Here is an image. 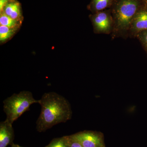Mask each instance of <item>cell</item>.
Here are the masks:
<instances>
[{
	"mask_svg": "<svg viewBox=\"0 0 147 147\" xmlns=\"http://www.w3.org/2000/svg\"><path fill=\"white\" fill-rule=\"evenodd\" d=\"M41 111L36 121L37 131L44 132L58 124L71 119L72 110L68 100L54 92H46L38 101Z\"/></svg>",
	"mask_w": 147,
	"mask_h": 147,
	"instance_id": "obj_1",
	"label": "cell"
},
{
	"mask_svg": "<svg viewBox=\"0 0 147 147\" xmlns=\"http://www.w3.org/2000/svg\"><path fill=\"white\" fill-rule=\"evenodd\" d=\"M141 7L140 0H113L110 9L115 33L123 34L129 31L131 21Z\"/></svg>",
	"mask_w": 147,
	"mask_h": 147,
	"instance_id": "obj_2",
	"label": "cell"
},
{
	"mask_svg": "<svg viewBox=\"0 0 147 147\" xmlns=\"http://www.w3.org/2000/svg\"><path fill=\"white\" fill-rule=\"evenodd\" d=\"M31 92L23 91L14 93L6 98L3 102V110L6 115L7 119L13 124L15 121L30 109L31 105L38 103Z\"/></svg>",
	"mask_w": 147,
	"mask_h": 147,
	"instance_id": "obj_3",
	"label": "cell"
},
{
	"mask_svg": "<svg viewBox=\"0 0 147 147\" xmlns=\"http://www.w3.org/2000/svg\"><path fill=\"white\" fill-rule=\"evenodd\" d=\"M90 17L96 33H110L113 28V19L110 9L93 13Z\"/></svg>",
	"mask_w": 147,
	"mask_h": 147,
	"instance_id": "obj_4",
	"label": "cell"
},
{
	"mask_svg": "<svg viewBox=\"0 0 147 147\" xmlns=\"http://www.w3.org/2000/svg\"><path fill=\"white\" fill-rule=\"evenodd\" d=\"M72 136L83 147H105L102 134L96 131H80Z\"/></svg>",
	"mask_w": 147,
	"mask_h": 147,
	"instance_id": "obj_5",
	"label": "cell"
},
{
	"mask_svg": "<svg viewBox=\"0 0 147 147\" xmlns=\"http://www.w3.org/2000/svg\"><path fill=\"white\" fill-rule=\"evenodd\" d=\"M147 30V8L140 7L131 21L129 31L132 35Z\"/></svg>",
	"mask_w": 147,
	"mask_h": 147,
	"instance_id": "obj_6",
	"label": "cell"
},
{
	"mask_svg": "<svg viewBox=\"0 0 147 147\" xmlns=\"http://www.w3.org/2000/svg\"><path fill=\"white\" fill-rule=\"evenodd\" d=\"M12 124L7 119L0 123V147H7L13 144L15 134Z\"/></svg>",
	"mask_w": 147,
	"mask_h": 147,
	"instance_id": "obj_7",
	"label": "cell"
},
{
	"mask_svg": "<svg viewBox=\"0 0 147 147\" xmlns=\"http://www.w3.org/2000/svg\"><path fill=\"white\" fill-rule=\"evenodd\" d=\"M2 12L12 19L21 22L22 15L21 5L20 3L16 0L9 1Z\"/></svg>",
	"mask_w": 147,
	"mask_h": 147,
	"instance_id": "obj_8",
	"label": "cell"
},
{
	"mask_svg": "<svg viewBox=\"0 0 147 147\" xmlns=\"http://www.w3.org/2000/svg\"><path fill=\"white\" fill-rule=\"evenodd\" d=\"M113 0H91L88 8L93 13L105 10L111 7Z\"/></svg>",
	"mask_w": 147,
	"mask_h": 147,
	"instance_id": "obj_9",
	"label": "cell"
},
{
	"mask_svg": "<svg viewBox=\"0 0 147 147\" xmlns=\"http://www.w3.org/2000/svg\"><path fill=\"white\" fill-rule=\"evenodd\" d=\"M21 22L12 19L3 12H1L0 24L11 28L18 29Z\"/></svg>",
	"mask_w": 147,
	"mask_h": 147,
	"instance_id": "obj_10",
	"label": "cell"
},
{
	"mask_svg": "<svg viewBox=\"0 0 147 147\" xmlns=\"http://www.w3.org/2000/svg\"><path fill=\"white\" fill-rule=\"evenodd\" d=\"M17 29L11 28L5 26H0V41L5 42L13 36Z\"/></svg>",
	"mask_w": 147,
	"mask_h": 147,
	"instance_id": "obj_11",
	"label": "cell"
},
{
	"mask_svg": "<svg viewBox=\"0 0 147 147\" xmlns=\"http://www.w3.org/2000/svg\"><path fill=\"white\" fill-rule=\"evenodd\" d=\"M45 147H69L67 136L55 138L51 141L49 144Z\"/></svg>",
	"mask_w": 147,
	"mask_h": 147,
	"instance_id": "obj_12",
	"label": "cell"
},
{
	"mask_svg": "<svg viewBox=\"0 0 147 147\" xmlns=\"http://www.w3.org/2000/svg\"><path fill=\"white\" fill-rule=\"evenodd\" d=\"M67 136L69 147H83L81 144L76 140L72 135Z\"/></svg>",
	"mask_w": 147,
	"mask_h": 147,
	"instance_id": "obj_13",
	"label": "cell"
},
{
	"mask_svg": "<svg viewBox=\"0 0 147 147\" xmlns=\"http://www.w3.org/2000/svg\"><path fill=\"white\" fill-rule=\"evenodd\" d=\"M136 36L143 44L147 46V30L138 33Z\"/></svg>",
	"mask_w": 147,
	"mask_h": 147,
	"instance_id": "obj_14",
	"label": "cell"
},
{
	"mask_svg": "<svg viewBox=\"0 0 147 147\" xmlns=\"http://www.w3.org/2000/svg\"><path fill=\"white\" fill-rule=\"evenodd\" d=\"M11 0H0V11H2L5 6Z\"/></svg>",
	"mask_w": 147,
	"mask_h": 147,
	"instance_id": "obj_15",
	"label": "cell"
},
{
	"mask_svg": "<svg viewBox=\"0 0 147 147\" xmlns=\"http://www.w3.org/2000/svg\"><path fill=\"white\" fill-rule=\"evenodd\" d=\"M11 147H24L22 146H19L18 144H14V143H13L12 145H11Z\"/></svg>",
	"mask_w": 147,
	"mask_h": 147,
	"instance_id": "obj_16",
	"label": "cell"
},
{
	"mask_svg": "<svg viewBox=\"0 0 147 147\" xmlns=\"http://www.w3.org/2000/svg\"><path fill=\"white\" fill-rule=\"evenodd\" d=\"M144 3L146 7H147V0H144Z\"/></svg>",
	"mask_w": 147,
	"mask_h": 147,
	"instance_id": "obj_17",
	"label": "cell"
}]
</instances>
